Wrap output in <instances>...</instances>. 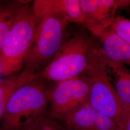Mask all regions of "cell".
I'll use <instances>...</instances> for the list:
<instances>
[{
	"mask_svg": "<svg viewBox=\"0 0 130 130\" xmlns=\"http://www.w3.org/2000/svg\"><path fill=\"white\" fill-rule=\"evenodd\" d=\"M35 74L10 98L1 120L7 130H25L46 114L49 99L46 90Z\"/></svg>",
	"mask_w": 130,
	"mask_h": 130,
	"instance_id": "obj_1",
	"label": "cell"
},
{
	"mask_svg": "<svg viewBox=\"0 0 130 130\" xmlns=\"http://www.w3.org/2000/svg\"><path fill=\"white\" fill-rule=\"evenodd\" d=\"M37 25L32 7L26 5L18 21L0 46L1 77L21 70L32 47Z\"/></svg>",
	"mask_w": 130,
	"mask_h": 130,
	"instance_id": "obj_2",
	"label": "cell"
},
{
	"mask_svg": "<svg viewBox=\"0 0 130 130\" xmlns=\"http://www.w3.org/2000/svg\"><path fill=\"white\" fill-rule=\"evenodd\" d=\"M85 71L91 85L89 103L96 110L113 120L118 126L123 110L115 87L107 74L100 48L93 47Z\"/></svg>",
	"mask_w": 130,
	"mask_h": 130,
	"instance_id": "obj_3",
	"label": "cell"
},
{
	"mask_svg": "<svg viewBox=\"0 0 130 130\" xmlns=\"http://www.w3.org/2000/svg\"><path fill=\"white\" fill-rule=\"evenodd\" d=\"M37 25L32 47L25 62L24 70H35L55 56L63 43L70 21L65 16L47 14L36 18Z\"/></svg>",
	"mask_w": 130,
	"mask_h": 130,
	"instance_id": "obj_4",
	"label": "cell"
},
{
	"mask_svg": "<svg viewBox=\"0 0 130 130\" xmlns=\"http://www.w3.org/2000/svg\"><path fill=\"white\" fill-rule=\"evenodd\" d=\"M93 47L86 38L76 35L62 45L41 73L35 75L58 82L78 77L86 70Z\"/></svg>",
	"mask_w": 130,
	"mask_h": 130,
	"instance_id": "obj_5",
	"label": "cell"
},
{
	"mask_svg": "<svg viewBox=\"0 0 130 130\" xmlns=\"http://www.w3.org/2000/svg\"><path fill=\"white\" fill-rule=\"evenodd\" d=\"M91 85L86 76L76 77L58 82L48 90L50 107L48 115L62 120L89 101Z\"/></svg>",
	"mask_w": 130,
	"mask_h": 130,
	"instance_id": "obj_6",
	"label": "cell"
},
{
	"mask_svg": "<svg viewBox=\"0 0 130 130\" xmlns=\"http://www.w3.org/2000/svg\"><path fill=\"white\" fill-rule=\"evenodd\" d=\"M84 15V24L98 37L111 26L119 10L130 6V0H80Z\"/></svg>",
	"mask_w": 130,
	"mask_h": 130,
	"instance_id": "obj_7",
	"label": "cell"
},
{
	"mask_svg": "<svg viewBox=\"0 0 130 130\" xmlns=\"http://www.w3.org/2000/svg\"><path fill=\"white\" fill-rule=\"evenodd\" d=\"M67 130H118L116 123L99 113L88 102L62 119Z\"/></svg>",
	"mask_w": 130,
	"mask_h": 130,
	"instance_id": "obj_8",
	"label": "cell"
},
{
	"mask_svg": "<svg viewBox=\"0 0 130 130\" xmlns=\"http://www.w3.org/2000/svg\"><path fill=\"white\" fill-rule=\"evenodd\" d=\"M32 8L36 18L45 14H59L70 22L84 23V15L80 0H35Z\"/></svg>",
	"mask_w": 130,
	"mask_h": 130,
	"instance_id": "obj_9",
	"label": "cell"
},
{
	"mask_svg": "<svg viewBox=\"0 0 130 130\" xmlns=\"http://www.w3.org/2000/svg\"><path fill=\"white\" fill-rule=\"evenodd\" d=\"M102 55L107 74L115 85L124 114L130 110V69L122 63L110 60L105 58L102 54Z\"/></svg>",
	"mask_w": 130,
	"mask_h": 130,
	"instance_id": "obj_10",
	"label": "cell"
},
{
	"mask_svg": "<svg viewBox=\"0 0 130 130\" xmlns=\"http://www.w3.org/2000/svg\"><path fill=\"white\" fill-rule=\"evenodd\" d=\"M98 38L102 46L100 50L105 58L130 66V43L118 35L110 27Z\"/></svg>",
	"mask_w": 130,
	"mask_h": 130,
	"instance_id": "obj_11",
	"label": "cell"
},
{
	"mask_svg": "<svg viewBox=\"0 0 130 130\" xmlns=\"http://www.w3.org/2000/svg\"><path fill=\"white\" fill-rule=\"evenodd\" d=\"M34 75L24 70L21 74L0 79V119L4 115L5 109L10 98L32 78Z\"/></svg>",
	"mask_w": 130,
	"mask_h": 130,
	"instance_id": "obj_12",
	"label": "cell"
},
{
	"mask_svg": "<svg viewBox=\"0 0 130 130\" xmlns=\"http://www.w3.org/2000/svg\"><path fill=\"white\" fill-rule=\"evenodd\" d=\"M27 5L22 1L10 2L1 6L0 10V46L11 29L18 21L25 7Z\"/></svg>",
	"mask_w": 130,
	"mask_h": 130,
	"instance_id": "obj_13",
	"label": "cell"
},
{
	"mask_svg": "<svg viewBox=\"0 0 130 130\" xmlns=\"http://www.w3.org/2000/svg\"><path fill=\"white\" fill-rule=\"evenodd\" d=\"M110 28L114 32L130 43V20L123 16H117Z\"/></svg>",
	"mask_w": 130,
	"mask_h": 130,
	"instance_id": "obj_14",
	"label": "cell"
},
{
	"mask_svg": "<svg viewBox=\"0 0 130 130\" xmlns=\"http://www.w3.org/2000/svg\"><path fill=\"white\" fill-rule=\"evenodd\" d=\"M25 130H67L59 125L48 114L39 118L33 124Z\"/></svg>",
	"mask_w": 130,
	"mask_h": 130,
	"instance_id": "obj_15",
	"label": "cell"
},
{
	"mask_svg": "<svg viewBox=\"0 0 130 130\" xmlns=\"http://www.w3.org/2000/svg\"><path fill=\"white\" fill-rule=\"evenodd\" d=\"M118 130H130V110L123 114L118 125Z\"/></svg>",
	"mask_w": 130,
	"mask_h": 130,
	"instance_id": "obj_16",
	"label": "cell"
},
{
	"mask_svg": "<svg viewBox=\"0 0 130 130\" xmlns=\"http://www.w3.org/2000/svg\"><path fill=\"white\" fill-rule=\"evenodd\" d=\"M1 130H6V129H4V128H1Z\"/></svg>",
	"mask_w": 130,
	"mask_h": 130,
	"instance_id": "obj_17",
	"label": "cell"
}]
</instances>
